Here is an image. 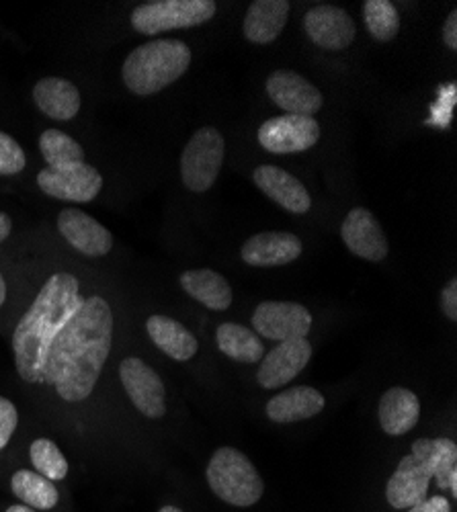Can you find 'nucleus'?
Wrapping results in <instances>:
<instances>
[{
    "mask_svg": "<svg viewBox=\"0 0 457 512\" xmlns=\"http://www.w3.org/2000/svg\"><path fill=\"white\" fill-rule=\"evenodd\" d=\"M146 330L152 343L175 361H189L199 349L197 338L173 318L150 316L146 320Z\"/></svg>",
    "mask_w": 457,
    "mask_h": 512,
    "instance_id": "obj_24",
    "label": "nucleus"
},
{
    "mask_svg": "<svg viewBox=\"0 0 457 512\" xmlns=\"http://www.w3.org/2000/svg\"><path fill=\"white\" fill-rule=\"evenodd\" d=\"M7 512H35V510L29 508V506H25V504H15V506H9Z\"/></svg>",
    "mask_w": 457,
    "mask_h": 512,
    "instance_id": "obj_38",
    "label": "nucleus"
},
{
    "mask_svg": "<svg viewBox=\"0 0 457 512\" xmlns=\"http://www.w3.org/2000/svg\"><path fill=\"white\" fill-rule=\"evenodd\" d=\"M324 404L326 400L318 390L310 386H298L271 398L267 402V416L277 424H289L314 418L324 410Z\"/></svg>",
    "mask_w": 457,
    "mask_h": 512,
    "instance_id": "obj_22",
    "label": "nucleus"
},
{
    "mask_svg": "<svg viewBox=\"0 0 457 512\" xmlns=\"http://www.w3.org/2000/svg\"><path fill=\"white\" fill-rule=\"evenodd\" d=\"M37 185L50 197L62 201L89 203L101 193L103 177L95 166L87 162H74L41 170L37 175Z\"/></svg>",
    "mask_w": 457,
    "mask_h": 512,
    "instance_id": "obj_7",
    "label": "nucleus"
},
{
    "mask_svg": "<svg viewBox=\"0 0 457 512\" xmlns=\"http://www.w3.org/2000/svg\"><path fill=\"white\" fill-rule=\"evenodd\" d=\"M267 95L287 115L314 117L324 103L314 84L292 70L273 72L267 78Z\"/></svg>",
    "mask_w": 457,
    "mask_h": 512,
    "instance_id": "obj_12",
    "label": "nucleus"
},
{
    "mask_svg": "<svg viewBox=\"0 0 457 512\" xmlns=\"http://www.w3.org/2000/svg\"><path fill=\"white\" fill-rule=\"evenodd\" d=\"M39 150L48 162V168L66 166L74 162H85V150L76 140L60 130H46L39 138Z\"/></svg>",
    "mask_w": 457,
    "mask_h": 512,
    "instance_id": "obj_29",
    "label": "nucleus"
},
{
    "mask_svg": "<svg viewBox=\"0 0 457 512\" xmlns=\"http://www.w3.org/2000/svg\"><path fill=\"white\" fill-rule=\"evenodd\" d=\"M226 154L224 136L216 127H201L187 142L181 154V179L193 193L212 189Z\"/></svg>",
    "mask_w": 457,
    "mask_h": 512,
    "instance_id": "obj_6",
    "label": "nucleus"
},
{
    "mask_svg": "<svg viewBox=\"0 0 457 512\" xmlns=\"http://www.w3.org/2000/svg\"><path fill=\"white\" fill-rule=\"evenodd\" d=\"M380 424L386 435L400 437L410 433L421 416V400L406 388H390L380 400Z\"/></svg>",
    "mask_w": 457,
    "mask_h": 512,
    "instance_id": "obj_21",
    "label": "nucleus"
},
{
    "mask_svg": "<svg viewBox=\"0 0 457 512\" xmlns=\"http://www.w3.org/2000/svg\"><path fill=\"white\" fill-rule=\"evenodd\" d=\"M82 300L85 297H80V283L70 273H56L41 287L13 334L15 365L21 379L44 383L48 349Z\"/></svg>",
    "mask_w": 457,
    "mask_h": 512,
    "instance_id": "obj_2",
    "label": "nucleus"
},
{
    "mask_svg": "<svg viewBox=\"0 0 457 512\" xmlns=\"http://www.w3.org/2000/svg\"><path fill=\"white\" fill-rule=\"evenodd\" d=\"M11 488L13 494L33 510H52L60 500L54 482L37 472H31V469H19L11 480Z\"/></svg>",
    "mask_w": 457,
    "mask_h": 512,
    "instance_id": "obj_27",
    "label": "nucleus"
},
{
    "mask_svg": "<svg viewBox=\"0 0 457 512\" xmlns=\"http://www.w3.org/2000/svg\"><path fill=\"white\" fill-rule=\"evenodd\" d=\"M119 377L123 390L130 396L132 404L148 418H162L166 412L164 383L158 373L138 357L123 359L119 365Z\"/></svg>",
    "mask_w": 457,
    "mask_h": 512,
    "instance_id": "obj_9",
    "label": "nucleus"
},
{
    "mask_svg": "<svg viewBox=\"0 0 457 512\" xmlns=\"http://www.w3.org/2000/svg\"><path fill=\"white\" fill-rule=\"evenodd\" d=\"M29 455H31V463L35 465V472L44 478L52 482H60L68 476V461L54 441L50 439L33 441Z\"/></svg>",
    "mask_w": 457,
    "mask_h": 512,
    "instance_id": "obj_30",
    "label": "nucleus"
},
{
    "mask_svg": "<svg viewBox=\"0 0 457 512\" xmlns=\"http://www.w3.org/2000/svg\"><path fill=\"white\" fill-rule=\"evenodd\" d=\"M414 457L423 461L441 490L457 496V447L451 439H419L412 443Z\"/></svg>",
    "mask_w": 457,
    "mask_h": 512,
    "instance_id": "obj_19",
    "label": "nucleus"
},
{
    "mask_svg": "<svg viewBox=\"0 0 457 512\" xmlns=\"http://www.w3.org/2000/svg\"><path fill=\"white\" fill-rule=\"evenodd\" d=\"M289 7L292 5L287 0H257L248 7L242 27L244 37L259 46L273 44L287 23Z\"/></svg>",
    "mask_w": 457,
    "mask_h": 512,
    "instance_id": "obj_20",
    "label": "nucleus"
},
{
    "mask_svg": "<svg viewBox=\"0 0 457 512\" xmlns=\"http://www.w3.org/2000/svg\"><path fill=\"white\" fill-rule=\"evenodd\" d=\"M443 39L449 50H457V11L453 9L443 25Z\"/></svg>",
    "mask_w": 457,
    "mask_h": 512,
    "instance_id": "obj_35",
    "label": "nucleus"
},
{
    "mask_svg": "<svg viewBox=\"0 0 457 512\" xmlns=\"http://www.w3.org/2000/svg\"><path fill=\"white\" fill-rule=\"evenodd\" d=\"M183 289L207 310L224 312L232 306L230 283L212 269H193L181 275Z\"/></svg>",
    "mask_w": 457,
    "mask_h": 512,
    "instance_id": "obj_25",
    "label": "nucleus"
},
{
    "mask_svg": "<svg viewBox=\"0 0 457 512\" xmlns=\"http://www.w3.org/2000/svg\"><path fill=\"white\" fill-rule=\"evenodd\" d=\"M205 476L212 492L232 506H255L265 492L253 461L232 447H222L212 455Z\"/></svg>",
    "mask_w": 457,
    "mask_h": 512,
    "instance_id": "obj_4",
    "label": "nucleus"
},
{
    "mask_svg": "<svg viewBox=\"0 0 457 512\" xmlns=\"http://www.w3.org/2000/svg\"><path fill=\"white\" fill-rule=\"evenodd\" d=\"M158 512H183V510L177 506H162Z\"/></svg>",
    "mask_w": 457,
    "mask_h": 512,
    "instance_id": "obj_39",
    "label": "nucleus"
},
{
    "mask_svg": "<svg viewBox=\"0 0 457 512\" xmlns=\"http://www.w3.org/2000/svg\"><path fill=\"white\" fill-rule=\"evenodd\" d=\"M25 152L9 134L0 132V175H17L25 168Z\"/></svg>",
    "mask_w": 457,
    "mask_h": 512,
    "instance_id": "obj_31",
    "label": "nucleus"
},
{
    "mask_svg": "<svg viewBox=\"0 0 457 512\" xmlns=\"http://www.w3.org/2000/svg\"><path fill=\"white\" fill-rule=\"evenodd\" d=\"M363 19L373 39L390 41L400 31V15L390 0H365Z\"/></svg>",
    "mask_w": 457,
    "mask_h": 512,
    "instance_id": "obj_28",
    "label": "nucleus"
},
{
    "mask_svg": "<svg viewBox=\"0 0 457 512\" xmlns=\"http://www.w3.org/2000/svg\"><path fill=\"white\" fill-rule=\"evenodd\" d=\"M253 326L259 336L269 340L306 338L312 328V314L292 302H263L253 314Z\"/></svg>",
    "mask_w": 457,
    "mask_h": 512,
    "instance_id": "obj_11",
    "label": "nucleus"
},
{
    "mask_svg": "<svg viewBox=\"0 0 457 512\" xmlns=\"http://www.w3.org/2000/svg\"><path fill=\"white\" fill-rule=\"evenodd\" d=\"M341 236L345 246L355 256H361V259L371 263L384 261L390 252L388 238L380 222L365 207H355L347 213V218L343 220L341 226Z\"/></svg>",
    "mask_w": 457,
    "mask_h": 512,
    "instance_id": "obj_13",
    "label": "nucleus"
},
{
    "mask_svg": "<svg viewBox=\"0 0 457 512\" xmlns=\"http://www.w3.org/2000/svg\"><path fill=\"white\" fill-rule=\"evenodd\" d=\"M240 254L251 267H281L300 259L302 240L289 232H261L244 242Z\"/></svg>",
    "mask_w": 457,
    "mask_h": 512,
    "instance_id": "obj_16",
    "label": "nucleus"
},
{
    "mask_svg": "<svg viewBox=\"0 0 457 512\" xmlns=\"http://www.w3.org/2000/svg\"><path fill=\"white\" fill-rule=\"evenodd\" d=\"M33 99L41 113L58 121H68L80 111V93L64 78H41L33 89Z\"/></svg>",
    "mask_w": 457,
    "mask_h": 512,
    "instance_id": "obj_23",
    "label": "nucleus"
},
{
    "mask_svg": "<svg viewBox=\"0 0 457 512\" xmlns=\"http://www.w3.org/2000/svg\"><path fill=\"white\" fill-rule=\"evenodd\" d=\"M441 310L449 320H457V279H451L441 293Z\"/></svg>",
    "mask_w": 457,
    "mask_h": 512,
    "instance_id": "obj_33",
    "label": "nucleus"
},
{
    "mask_svg": "<svg viewBox=\"0 0 457 512\" xmlns=\"http://www.w3.org/2000/svg\"><path fill=\"white\" fill-rule=\"evenodd\" d=\"M312 345L308 338L283 340L261 359L257 381L263 390H277L294 381L312 359Z\"/></svg>",
    "mask_w": 457,
    "mask_h": 512,
    "instance_id": "obj_10",
    "label": "nucleus"
},
{
    "mask_svg": "<svg viewBox=\"0 0 457 512\" xmlns=\"http://www.w3.org/2000/svg\"><path fill=\"white\" fill-rule=\"evenodd\" d=\"M11 230H13V222H11V218L7 216V213L0 211V244H3V242L9 238Z\"/></svg>",
    "mask_w": 457,
    "mask_h": 512,
    "instance_id": "obj_36",
    "label": "nucleus"
},
{
    "mask_svg": "<svg viewBox=\"0 0 457 512\" xmlns=\"http://www.w3.org/2000/svg\"><path fill=\"white\" fill-rule=\"evenodd\" d=\"M216 343L226 357L238 363L253 365L265 357L261 336L251 328L234 324V322H226L216 330Z\"/></svg>",
    "mask_w": 457,
    "mask_h": 512,
    "instance_id": "obj_26",
    "label": "nucleus"
},
{
    "mask_svg": "<svg viewBox=\"0 0 457 512\" xmlns=\"http://www.w3.org/2000/svg\"><path fill=\"white\" fill-rule=\"evenodd\" d=\"M304 29L316 46L339 52L353 44L355 23L351 15L341 7H314L304 17Z\"/></svg>",
    "mask_w": 457,
    "mask_h": 512,
    "instance_id": "obj_14",
    "label": "nucleus"
},
{
    "mask_svg": "<svg viewBox=\"0 0 457 512\" xmlns=\"http://www.w3.org/2000/svg\"><path fill=\"white\" fill-rule=\"evenodd\" d=\"M320 127L314 117L279 115L259 127V144L271 154H298L316 146Z\"/></svg>",
    "mask_w": 457,
    "mask_h": 512,
    "instance_id": "obj_8",
    "label": "nucleus"
},
{
    "mask_svg": "<svg viewBox=\"0 0 457 512\" xmlns=\"http://www.w3.org/2000/svg\"><path fill=\"white\" fill-rule=\"evenodd\" d=\"M431 480L433 476L429 467L412 453H408L406 457H402L386 486V498L390 506L398 510H408L421 504L425 498H429Z\"/></svg>",
    "mask_w": 457,
    "mask_h": 512,
    "instance_id": "obj_17",
    "label": "nucleus"
},
{
    "mask_svg": "<svg viewBox=\"0 0 457 512\" xmlns=\"http://www.w3.org/2000/svg\"><path fill=\"white\" fill-rule=\"evenodd\" d=\"M19 412L15 404L0 396V449H5L17 431Z\"/></svg>",
    "mask_w": 457,
    "mask_h": 512,
    "instance_id": "obj_32",
    "label": "nucleus"
},
{
    "mask_svg": "<svg viewBox=\"0 0 457 512\" xmlns=\"http://www.w3.org/2000/svg\"><path fill=\"white\" fill-rule=\"evenodd\" d=\"M113 343V312L103 297L82 300L58 332L44 359V383L66 402L87 400L107 363Z\"/></svg>",
    "mask_w": 457,
    "mask_h": 512,
    "instance_id": "obj_1",
    "label": "nucleus"
},
{
    "mask_svg": "<svg viewBox=\"0 0 457 512\" xmlns=\"http://www.w3.org/2000/svg\"><path fill=\"white\" fill-rule=\"evenodd\" d=\"M216 15L214 0H152L132 13L138 33L158 35L173 29H189L210 21Z\"/></svg>",
    "mask_w": 457,
    "mask_h": 512,
    "instance_id": "obj_5",
    "label": "nucleus"
},
{
    "mask_svg": "<svg viewBox=\"0 0 457 512\" xmlns=\"http://www.w3.org/2000/svg\"><path fill=\"white\" fill-rule=\"evenodd\" d=\"M58 230L74 250L85 256H105L113 248L111 232L89 213L74 207L60 213Z\"/></svg>",
    "mask_w": 457,
    "mask_h": 512,
    "instance_id": "obj_15",
    "label": "nucleus"
},
{
    "mask_svg": "<svg viewBox=\"0 0 457 512\" xmlns=\"http://www.w3.org/2000/svg\"><path fill=\"white\" fill-rule=\"evenodd\" d=\"M408 512H451V504L443 496H429L421 504L408 508Z\"/></svg>",
    "mask_w": 457,
    "mask_h": 512,
    "instance_id": "obj_34",
    "label": "nucleus"
},
{
    "mask_svg": "<svg viewBox=\"0 0 457 512\" xmlns=\"http://www.w3.org/2000/svg\"><path fill=\"white\" fill-rule=\"evenodd\" d=\"M255 185L277 205L292 213H306L312 207L310 193L306 187L294 177L289 175L287 170H281L279 166L265 164L255 170Z\"/></svg>",
    "mask_w": 457,
    "mask_h": 512,
    "instance_id": "obj_18",
    "label": "nucleus"
},
{
    "mask_svg": "<svg viewBox=\"0 0 457 512\" xmlns=\"http://www.w3.org/2000/svg\"><path fill=\"white\" fill-rule=\"evenodd\" d=\"M5 300H7V283H5V277L0 275V306L5 304Z\"/></svg>",
    "mask_w": 457,
    "mask_h": 512,
    "instance_id": "obj_37",
    "label": "nucleus"
},
{
    "mask_svg": "<svg viewBox=\"0 0 457 512\" xmlns=\"http://www.w3.org/2000/svg\"><path fill=\"white\" fill-rule=\"evenodd\" d=\"M191 64V50L181 39H154L123 62V82L140 97L154 95L179 80Z\"/></svg>",
    "mask_w": 457,
    "mask_h": 512,
    "instance_id": "obj_3",
    "label": "nucleus"
}]
</instances>
